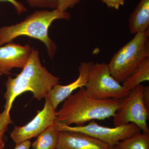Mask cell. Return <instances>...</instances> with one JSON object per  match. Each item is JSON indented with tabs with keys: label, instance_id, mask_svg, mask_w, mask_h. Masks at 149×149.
Masks as SVG:
<instances>
[{
	"label": "cell",
	"instance_id": "cell-1",
	"mask_svg": "<svg viewBox=\"0 0 149 149\" xmlns=\"http://www.w3.org/2000/svg\"><path fill=\"white\" fill-rule=\"evenodd\" d=\"M60 78L52 74L43 66L39 50L33 47L29 60L16 77H9L6 82V91L4 108L10 112L15 99L22 93L29 91L38 100L45 99L55 85L59 83Z\"/></svg>",
	"mask_w": 149,
	"mask_h": 149
},
{
	"label": "cell",
	"instance_id": "cell-2",
	"mask_svg": "<svg viewBox=\"0 0 149 149\" xmlns=\"http://www.w3.org/2000/svg\"><path fill=\"white\" fill-rule=\"evenodd\" d=\"M120 100H100L88 96L85 87L70 95L56 111L55 122L67 125H85L95 120H103L113 117Z\"/></svg>",
	"mask_w": 149,
	"mask_h": 149
},
{
	"label": "cell",
	"instance_id": "cell-3",
	"mask_svg": "<svg viewBox=\"0 0 149 149\" xmlns=\"http://www.w3.org/2000/svg\"><path fill=\"white\" fill-rule=\"evenodd\" d=\"M71 15L67 11L58 9L35 11L23 21L14 25L0 28V46L11 42L17 37L27 36L40 40L47 48L48 55L53 59L57 47L49 35V29L52 22L56 19H70Z\"/></svg>",
	"mask_w": 149,
	"mask_h": 149
},
{
	"label": "cell",
	"instance_id": "cell-4",
	"mask_svg": "<svg viewBox=\"0 0 149 149\" xmlns=\"http://www.w3.org/2000/svg\"><path fill=\"white\" fill-rule=\"evenodd\" d=\"M135 35L113 55L108 64L111 75L120 83L149 57V29Z\"/></svg>",
	"mask_w": 149,
	"mask_h": 149
},
{
	"label": "cell",
	"instance_id": "cell-5",
	"mask_svg": "<svg viewBox=\"0 0 149 149\" xmlns=\"http://www.w3.org/2000/svg\"><path fill=\"white\" fill-rule=\"evenodd\" d=\"M85 88L88 96L100 100H120L129 91L114 79L104 62L93 63Z\"/></svg>",
	"mask_w": 149,
	"mask_h": 149
},
{
	"label": "cell",
	"instance_id": "cell-6",
	"mask_svg": "<svg viewBox=\"0 0 149 149\" xmlns=\"http://www.w3.org/2000/svg\"><path fill=\"white\" fill-rule=\"evenodd\" d=\"M143 85H138L130 90L128 95L120 100L119 106L113 117L114 126L135 123L143 132H149L148 125L149 110L143 98Z\"/></svg>",
	"mask_w": 149,
	"mask_h": 149
},
{
	"label": "cell",
	"instance_id": "cell-7",
	"mask_svg": "<svg viewBox=\"0 0 149 149\" xmlns=\"http://www.w3.org/2000/svg\"><path fill=\"white\" fill-rule=\"evenodd\" d=\"M54 125L58 131H74L85 133L102 141L111 148L116 146L120 141L142 131L139 126L132 123L113 128L100 125L95 120L90 121L87 125L80 126H70L56 122Z\"/></svg>",
	"mask_w": 149,
	"mask_h": 149
},
{
	"label": "cell",
	"instance_id": "cell-8",
	"mask_svg": "<svg viewBox=\"0 0 149 149\" xmlns=\"http://www.w3.org/2000/svg\"><path fill=\"white\" fill-rule=\"evenodd\" d=\"M56 113L47 97L43 109L38 111L30 122L23 126H15L10 133L11 138L17 145L37 137L46 128L54 124Z\"/></svg>",
	"mask_w": 149,
	"mask_h": 149
},
{
	"label": "cell",
	"instance_id": "cell-9",
	"mask_svg": "<svg viewBox=\"0 0 149 149\" xmlns=\"http://www.w3.org/2000/svg\"><path fill=\"white\" fill-rule=\"evenodd\" d=\"M33 47L12 42L0 46V76L11 74L13 68H23L29 60Z\"/></svg>",
	"mask_w": 149,
	"mask_h": 149
},
{
	"label": "cell",
	"instance_id": "cell-10",
	"mask_svg": "<svg viewBox=\"0 0 149 149\" xmlns=\"http://www.w3.org/2000/svg\"><path fill=\"white\" fill-rule=\"evenodd\" d=\"M93 63V62L91 61L81 63L78 68L79 76L76 80L68 85L57 84L51 90L48 97L55 109H56L61 103L72 94L73 91L85 87Z\"/></svg>",
	"mask_w": 149,
	"mask_h": 149
},
{
	"label": "cell",
	"instance_id": "cell-11",
	"mask_svg": "<svg viewBox=\"0 0 149 149\" xmlns=\"http://www.w3.org/2000/svg\"><path fill=\"white\" fill-rule=\"evenodd\" d=\"M112 148L85 133L74 131H58L56 149H112Z\"/></svg>",
	"mask_w": 149,
	"mask_h": 149
},
{
	"label": "cell",
	"instance_id": "cell-12",
	"mask_svg": "<svg viewBox=\"0 0 149 149\" xmlns=\"http://www.w3.org/2000/svg\"><path fill=\"white\" fill-rule=\"evenodd\" d=\"M128 22L129 30L133 35L149 30V0H140Z\"/></svg>",
	"mask_w": 149,
	"mask_h": 149
},
{
	"label": "cell",
	"instance_id": "cell-13",
	"mask_svg": "<svg viewBox=\"0 0 149 149\" xmlns=\"http://www.w3.org/2000/svg\"><path fill=\"white\" fill-rule=\"evenodd\" d=\"M58 139V131L54 124L37 136L32 145V149H56Z\"/></svg>",
	"mask_w": 149,
	"mask_h": 149
},
{
	"label": "cell",
	"instance_id": "cell-14",
	"mask_svg": "<svg viewBox=\"0 0 149 149\" xmlns=\"http://www.w3.org/2000/svg\"><path fill=\"white\" fill-rule=\"evenodd\" d=\"M149 80V57L148 58L123 82L122 85L130 91L145 81Z\"/></svg>",
	"mask_w": 149,
	"mask_h": 149
},
{
	"label": "cell",
	"instance_id": "cell-15",
	"mask_svg": "<svg viewBox=\"0 0 149 149\" xmlns=\"http://www.w3.org/2000/svg\"><path fill=\"white\" fill-rule=\"evenodd\" d=\"M116 146L118 149H149V132L136 133L120 141Z\"/></svg>",
	"mask_w": 149,
	"mask_h": 149
},
{
	"label": "cell",
	"instance_id": "cell-16",
	"mask_svg": "<svg viewBox=\"0 0 149 149\" xmlns=\"http://www.w3.org/2000/svg\"><path fill=\"white\" fill-rule=\"evenodd\" d=\"M10 112L4 109L0 113V149L4 148L5 143L4 141L5 133L8 129L9 125L13 123L11 118Z\"/></svg>",
	"mask_w": 149,
	"mask_h": 149
},
{
	"label": "cell",
	"instance_id": "cell-17",
	"mask_svg": "<svg viewBox=\"0 0 149 149\" xmlns=\"http://www.w3.org/2000/svg\"><path fill=\"white\" fill-rule=\"evenodd\" d=\"M29 6L32 8L55 9L57 8V0H25Z\"/></svg>",
	"mask_w": 149,
	"mask_h": 149
},
{
	"label": "cell",
	"instance_id": "cell-18",
	"mask_svg": "<svg viewBox=\"0 0 149 149\" xmlns=\"http://www.w3.org/2000/svg\"><path fill=\"white\" fill-rule=\"evenodd\" d=\"M58 9L61 11H66L68 9L72 8L82 0H57Z\"/></svg>",
	"mask_w": 149,
	"mask_h": 149
},
{
	"label": "cell",
	"instance_id": "cell-19",
	"mask_svg": "<svg viewBox=\"0 0 149 149\" xmlns=\"http://www.w3.org/2000/svg\"><path fill=\"white\" fill-rule=\"evenodd\" d=\"M0 1L7 2L13 6L14 8L18 14H22L27 11V8L20 2L17 0H0Z\"/></svg>",
	"mask_w": 149,
	"mask_h": 149
},
{
	"label": "cell",
	"instance_id": "cell-20",
	"mask_svg": "<svg viewBox=\"0 0 149 149\" xmlns=\"http://www.w3.org/2000/svg\"><path fill=\"white\" fill-rule=\"evenodd\" d=\"M109 8L118 10L121 6L124 5L125 0H101Z\"/></svg>",
	"mask_w": 149,
	"mask_h": 149
},
{
	"label": "cell",
	"instance_id": "cell-21",
	"mask_svg": "<svg viewBox=\"0 0 149 149\" xmlns=\"http://www.w3.org/2000/svg\"><path fill=\"white\" fill-rule=\"evenodd\" d=\"M143 100L145 104L148 109L149 110V87L144 86L143 93Z\"/></svg>",
	"mask_w": 149,
	"mask_h": 149
},
{
	"label": "cell",
	"instance_id": "cell-22",
	"mask_svg": "<svg viewBox=\"0 0 149 149\" xmlns=\"http://www.w3.org/2000/svg\"><path fill=\"white\" fill-rule=\"evenodd\" d=\"M31 146V142L28 140L16 145V147L14 149H30Z\"/></svg>",
	"mask_w": 149,
	"mask_h": 149
},
{
	"label": "cell",
	"instance_id": "cell-23",
	"mask_svg": "<svg viewBox=\"0 0 149 149\" xmlns=\"http://www.w3.org/2000/svg\"><path fill=\"white\" fill-rule=\"evenodd\" d=\"M112 149H118V148L116 146H115L113 147L112 148Z\"/></svg>",
	"mask_w": 149,
	"mask_h": 149
}]
</instances>
